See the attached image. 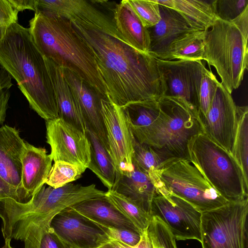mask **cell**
<instances>
[{
	"label": "cell",
	"instance_id": "cell-1",
	"mask_svg": "<svg viewBox=\"0 0 248 248\" xmlns=\"http://www.w3.org/2000/svg\"><path fill=\"white\" fill-rule=\"evenodd\" d=\"M91 47L108 93V100L123 107L163 96L156 59L127 44L113 20L92 24L70 21Z\"/></svg>",
	"mask_w": 248,
	"mask_h": 248
},
{
	"label": "cell",
	"instance_id": "cell-2",
	"mask_svg": "<svg viewBox=\"0 0 248 248\" xmlns=\"http://www.w3.org/2000/svg\"><path fill=\"white\" fill-rule=\"evenodd\" d=\"M0 65L17 82L31 108L46 121L59 118L51 79L44 57L29 28L13 24L0 42Z\"/></svg>",
	"mask_w": 248,
	"mask_h": 248
},
{
	"label": "cell",
	"instance_id": "cell-3",
	"mask_svg": "<svg viewBox=\"0 0 248 248\" xmlns=\"http://www.w3.org/2000/svg\"><path fill=\"white\" fill-rule=\"evenodd\" d=\"M29 26L32 40L45 58L77 74L108 100L94 53L70 21L35 12Z\"/></svg>",
	"mask_w": 248,
	"mask_h": 248
},
{
	"label": "cell",
	"instance_id": "cell-4",
	"mask_svg": "<svg viewBox=\"0 0 248 248\" xmlns=\"http://www.w3.org/2000/svg\"><path fill=\"white\" fill-rule=\"evenodd\" d=\"M160 114L149 126L130 128L135 139L149 146L163 161H189L188 145L194 136L204 133L199 113L182 99L162 96Z\"/></svg>",
	"mask_w": 248,
	"mask_h": 248
},
{
	"label": "cell",
	"instance_id": "cell-5",
	"mask_svg": "<svg viewBox=\"0 0 248 248\" xmlns=\"http://www.w3.org/2000/svg\"><path fill=\"white\" fill-rule=\"evenodd\" d=\"M189 161L217 192L228 202L248 198V180L229 152L204 133L190 140Z\"/></svg>",
	"mask_w": 248,
	"mask_h": 248
},
{
	"label": "cell",
	"instance_id": "cell-6",
	"mask_svg": "<svg viewBox=\"0 0 248 248\" xmlns=\"http://www.w3.org/2000/svg\"><path fill=\"white\" fill-rule=\"evenodd\" d=\"M248 33L233 21L218 19L204 32L203 60L214 67L231 94L240 85L248 69Z\"/></svg>",
	"mask_w": 248,
	"mask_h": 248
},
{
	"label": "cell",
	"instance_id": "cell-7",
	"mask_svg": "<svg viewBox=\"0 0 248 248\" xmlns=\"http://www.w3.org/2000/svg\"><path fill=\"white\" fill-rule=\"evenodd\" d=\"M152 178L155 186L185 200L202 213L229 202L188 160L172 159L166 161L154 173Z\"/></svg>",
	"mask_w": 248,
	"mask_h": 248
},
{
	"label": "cell",
	"instance_id": "cell-8",
	"mask_svg": "<svg viewBox=\"0 0 248 248\" xmlns=\"http://www.w3.org/2000/svg\"><path fill=\"white\" fill-rule=\"evenodd\" d=\"M248 198L202 213V248H248Z\"/></svg>",
	"mask_w": 248,
	"mask_h": 248
},
{
	"label": "cell",
	"instance_id": "cell-9",
	"mask_svg": "<svg viewBox=\"0 0 248 248\" xmlns=\"http://www.w3.org/2000/svg\"><path fill=\"white\" fill-rule=\"evenodd\" d=\"M150 215L159 217L178 240L202 242V213L185 200L156 186Z\"/></svg>",
	"mask_w": 248,
	"mask_h": 248
},
{
	"label": "cell",
	"instance_id": "cell-10",
	"mask_svg": "<svg viewBox=\"0 0 248 248\" xmlns=\"http://www.w3.org/2000/svg\"><path fill=\"white\" fill-rule=\"evenodd\" d=\"M162 78L163 96L180 98L199 113V91L206 67L201 61L156 59Z\"/></svg>",
	"mask_w": 248,
	"mask_h": 248
},
{
	"label": "cell",
	"instance_id": "cell-11",
	"mask_svg": "<svg viewBox=\"0 0 248 248\" xmlns=\"http://www.w3.org/2000/svg\"><path fill=\"white\" fill-rule=\"evenodd\" d=\"M46 142L55 162L62 161L88 168L90 144L85 132L58 118L46 121Z\"/></svg>",
	"mask_w": 248,
	"mask_h": 248
},
{
	"label": "cell",
	"instance_id": "cell-12",
	"mask_svg": "<svg viewBox=\"0 0 248 248\" xmlns=\"http://www.w3.org/2000/svg\"><path fill=\"white\" fill-rule=\"evenodd\" d=\"M204 133L231 154L236 132V105L219 82L205 115L199 114Z\"/></svg>",
	"mask_w": 248,
	"mask_h": 248
},
{
	"label": "cell",
	"instance_id": "cell-13",
	"mask_svg": "<svg viewBox=\"0 0 248 248\" xmlns=\"http://www.w3.org/2000/svg\"><path fill=\"white\" fill-rule=\"evenodd\" d=\"M49 228L67 248H99L112 240L96 223L71 207L55 216Z\"/></svg>",
	"mask_w": 248,
	"mask_h": 248
},
{
	"label": "cell",
	"instance_id": "cell-14",
	"mask_svg": "<svg viewBox=\"0 0 248 248\" xmlns=\"http://www.w3.org/2000/svg\"><path fill=\"white\" fill-rule=\"evenodd\" d=\"M101 104L108 152L116 173L130 170L133 168L132 134L124 110L122 107L103 98Z\"/></svg>",
	"mask_w": 248,
	"mask_h": 248
},
{
	"label": "cell",
	"instance_id": "cell-15",
	"mask_svg": "<svg viewBox=\"0 0 248 248\" xmlns=\"http://www.w3.org/2000/svg\"><path fill=\"white\" fill-rule=\"evenodd\" d=\"M63 70L65 78L79 107L86 129L95 133L108 151L101 104V99L104 98L77 74L68 69Z\"/></svg>",
	"mask_w": 248,
	"mask_h": 248
},
{
	"label": "cell",
	"instance_id": "cell-16",
	"mask_svg": "<svg viewBox=\"0 0 248 248\" xmlns=\"http://www.w3.org/2000/svg\"><path fill=\"white\" fill-rule=\"evenodd\" d=\"M161 19L147 28L150 43L148 53L156 59L166 60L171 44L181 36L194 31L193 27L180 13L159 5Z\"/></svg>",
	"mask_w": 248,
	"mask_h": 248
},
{
	"label": "cell",
	"instance_id": "cell-17",
	"mask_svg": "<svg viewBox=\"0 0 248 248\" xmlns=\"http://www.w3.org/2000/svg\"><path fill=\"white\" fill-rule=\"evenodd\" d=\"M25 144L15 127L6 124L0 127V176L10 185L21 189V158Z\"/></svg>",
	"mask_w": 248,
	"mask_h": 248
},
{
	"label": "cell",
	"instance_id": "cell-18",
	"mask_svg": "<svg viewBox=\"0 0 248 248\" xmlns=\"http://www.w3.org/2000/svg\"><path fill=\"white\" fill-rule=\"evenodd\" d=\"M132 164L131 170L116 173L111 189L130 200L151 216V203L156 189L155 184L150 175Z\"/></svg>",
	"mask_w": 248,
	"mask_h": 248
},
{
	"label": "cell",
	"instance_id": "cell-19",
	"mask_svg": "<svg viewBox=\"0 0 248 248\" xmlns=\"http://www.w3.org/2000/svg\"><path fill=\"white\" fill-rule=\"evenodd\" d=\"M57 103L59 118L86 133L79 107L65 78L63 68L44 57Z\"/></svg>",
	"mask_w": 248,
	"mask_h": 248
},
{
	"label": "cell",
	"instance_id": "cell-20",
	"mask_svg": "<svg viewBox=\"0 0 248 248\" xmlns=\"http://www.w3.org/2000/svg\"><path fill=\"white\" fill-rule=\"evenodd\" d=\"M35 12L92 24L104 23L111 19L92 4L81 0H36Z\"/></svg>",
	"mask_w": 248,
	"mask_h": 248
},
{
	"label": "cell",
	"instance_id": "cell-21",
	"mask_svg": "<svg viewBox=\"0 0 248 248\" xmlns=\"http://www.w3.org/2000/svg\"><path fill=\"white\" fill-rule=\"evenodd\" d=\"M21 160V187L31 199L46 184L52 159L45 148L26 142Z\"/></svg>",
	"mask_w": 248,
	"mask_h": 248
},
{
	"label": "cell",
	"instance_id": "cell-22",
	"mask_svg": "<svg viewBox=\"0 0 248 248\" xmlns=\"http://www.w3.org/2000/svg\"><path fill=\"white\" fill-rule=\"evenodd\" d=\"M71 208L93 221L105 227L140 233L131 220L105 196L83 201Z\"/></svg>",
	"mask_w": 248,
	"mask_h": 248
},
{
	"label": "cell",
	"instance_id": "cell-23",
	"mask_svg": "<svg viewBox=\"0 0 248 248\" xmlns=\"http://www.w3.org/2000/svg\"><path fill=\"white\" fill-rule=\"evenodd\" d=\"M113 14L115 26L124 41L135 49L148 53L150 43L148 31L127 0L116 4Z\"/></svg>",
	"mask_w": 248,
	"mask_h": 248
},
{
	"label": "cell",
	"instance_id": "cell-24",
	"mask_svg": "<svg viewBox=\"0 0 248 248\" xmlns=\"http://www.w3.org/2000/svg\"><path fill=\"white\" fill-rule=\"evenodd\" d=\"M159 5L180 13L193 27L199 31L209 29L216 21L212 0H154Z\"/></svg>",
	"mask_w": 248,
	"mask_h": 248
},
{
	"label": "cell",
	"instance_id": "cell-25",
	"mask_svg": "<svg viewBox=\"0 0 248 248\" xmlns=\"http://www.w3.org/2000/svg\"><path fill=\"white\" fill-rule=\"evenodd\" d=\"M90 144V162L88 169L91 170L103 185L110 190L113 188L116 171L111 156L97 135L86 129Z\"/></svg>",
	"mask_w": 248,
	"mask_h": 248
},
{
	"label": "cell",
	"instance_id": "cell-26",
	"mask_svg": "<svg viewBox=\"0 0 248 248\" xmlns=\"http://www.w3.org/2000/svg\"><path fill=\"white\" fill-rule=\"evenodd\" d=\"M205 31H194L175 40L170 45L166 60H202Z\"/></svg>",
	"mask_w": 248,
	"mask_h": 248
},
{
	"label": "cell",
	"instance_id": "cell-27",
	"mask_svg": "<svg viewBox=\"0 0 248 248\" xmlns=\"http://www.w3.org/2000/svg\"><path fill=\"white\" fill-rule=\"evenodd\" d=\"M237 127L231 155L241 167L248 180V108L236 106Z\"/></svg>",
	"mask_w": 248,
	"mask_h": 248
},
{
	"label": "cell",
	"instance_id": "cell-28",
	"mask_svg": "<svg viewBox=\"0 0 248 248\" xmlns=\"http://www.w3.org/2000/svg\"><path fill=\"white\" fill-rule=\"evenodd\" d=\"M122 108L131 128L149 126L160 114V107L156 100L133 102Z\"/></svg>",
	"mask_w": 248,
	"mask_h": 248
},
{
	"label": "cell",
	"instance_id": "cell-29",
	"mask_svg": "<svg viewBox=\"0 0 248 248\" xmlns=\"http://www.w3.org/2000/svg\"><path fill=\"white\" fill-rule=\"evenodd\" d=\"M105 197L131 220L141 234L147 230L152 217L134 202L112 189L106 192Z\"/></svg>",
	"mask_w": 248,
	"mask_h": 248
},
{
	"label": "cell",
	"instance_id": "cell-30",
	"mask_svg": "<svg viewBox=\"0 0 248 248\" xmlns=\"http://www.w3.org/2000/svg\"><path fill=\"white\" fill-rule=\"evenodd\" d=\"M86 168L62 161L54 162L46 184L53 188L62 187L79 178Z\"/></svg>",
	"mask_w": 248,
	"mask_h": 248
},
{
	"label": "cell",
	"instance_id": "cell-31",
	"mask_svg": "<svg viewBox=\"0 0 248 248\" xmlns=\"http://www.w3.org/2000/svg\"><path fill=\"white\" fill-rule=\"evenodd\" d=\"M132 142V163L152 178L154 173L163 163V161L149 146L138 141L133 135Z\"/></svg>",
	"mask_w": 248,
	"mask_h": 248
},
{
	"label": "cell",
	"instance_id": "cell-32",
	"mask_svg": "<svg viewBox=\"0 0 248 248\" xmlns=\"http://www.w3.org/2000/svg\"><path fill=\"white\" fill-rule=\"evenodd\" d=\"M147 232L153 248H177L174 237L159 217H152Z\"/></svg>",
	"mask_w": 248,
	"mask_h": 248
},
{
	"label": "cell",
	"instance_id": "cell-33",
	"mask_svg": "<svg viewBox=\"0 0 248 248\" xmlns=\"http://www.w3.org/2000/svg\"><path fill=\"white\" fill-rule=\"evenodd\" d=\"M127 2L147 29L160 20L159 4L154 0H127Z\"/></svg>",
	"mask_w": 248,
	"mask_h": 248
},
{
	"label": "cell",
	"instance_id": "cell-34",
	"mask_svg": "<svg viewBox=\"0 0 248 248\" xmlns=\"http://www.w3.org/2000/svg\"><path fill=\"white\" fill-rule=\"evenodd\" d=\"M248 7V0H214L213 11L217 19L231 22Z\"/></svg>",
	"mask_w": 248,
	"mask_h": 248
},
{
	"label": "cell",
	"instance_id": "cell-35",
	"mask_svg": "<svg viewBox=\"0 0 248 248\" xmlns=\"http://www.w3.org/2000/svg\"><path fill=\"white\" fill-rule=\"evenodd\" d=\"M219 83L213 73L205 68L199 91V114H206Z\"/></svg>",
	"mask_w": 248,
	"mask_h": 248
},
{
	"label": "cell",
	"instance_id": "cell-36",
	"mask_svg": "<svg viewBox=\"0 0 248 248\" xmlns=\"http://www.w3.org/2000/svg\"><path fill=\"white\" fill-rule=\"evenodd\" d=\"M18 12L9 0H0V42L8 28L17 22Z\"/></svg>",
	"mask_w": 248,
	"mask_h": 248
},
{
	"label": "cell",
	"instance_id": "cell-37",
	"mask_svg": "<svg viewBox=\"0 0 248 248\" xmlns=\"http://www.w3.org/2000/svg\"><path fill=\"white\" fill-rule=\"evenodd\" d=\"M97 224L111 239L118 241L128 246H135L141 239V234L139 232L109 228Z\"/></svg>",
	"mask_w": 248,
	"mask_h": 248
},
{
	"label": "cell",
	"instance_id": "cell-38",
	"mask_svg": "<svg viewBox=\"0 0 248 248\" xmlns=\"http://www.w3.org/2000/svg\"><path fill=\"white\" fill-rule=\"evenodd\" d=\"M6 199L19 202H26L30 200L24 190L10 185L0 176V201Z\"/></svg>",
	"mask_w": 248,
	"mask_h": 248
},
{
	"label": "cell",
	"instance_id": "cell-39",
	"mask_svg": "<svg viewBox=\"0 0 248 248\" xmlns=\"http://www.w3.org/2000/svg\"><path fill=\"white\" fill-rule=\"evenodd\" d=\"M38 248H67L63 242L49 228L41 235Z\"/></svg>",
	"mask_w": 248,
	"mask_h": 248
},
{
	"label": "cell",
	"instance_id": "cell-40",
	"mask_svg": "<svg viewBox=\"0 0 248 248\" xmlns=\"http://www.w3.org/2000/svg\"><path fill=\"white\" fill-rule=\"evenodd\" d=\"M99 248H153L147 230L141 235L140 242L135 246H130L118 241L111 240Z\"/></svg>",
	"mask_w": 248,
	"mask_h": 248
},
{
	"label": "cell",
	"instance_id": "cell-41",
	"mask_svg": "<svg viewBox=\"0 0 248 248\" xmlns=\"http://www.w3.org/2000/svg\"><path fill=\"white\" fill-rule=\"evenodd\" d=\"M10 93L8 89L0 91V124L5 121Z\"/></svg>",
	"mask_w": 248,
	"mask_h": 248
},
{
	"label": "cell",
	"instance_id": "cell-42",
	"mask_svg": "<svg viewBox=\"0 0 248 248\" xmlns=\"http://www.w3.org/2000/svg\"><path fill=\"white\" fill-rule=\"evenodd\" d=\"M13 6L18 11L29 9L35 12L36 0H9Z\"/></svg>",
	"mask_w": 248,
	"mask_h": 248
},
{
	"label": "cell",
	"instance_id": "cell-43",
	"mask_svg": "<svg viewBox=\"0 0 248 248\" xmlns=\"http://www.w3.org/2000/svg\"><path fill=\"white\" fill-rule=\"evenodd\" d=\"M12 77L8 71L0 65V91L10 89L13 84Z\"/></svg>",
	"mask_w": 248,
	"mask_h": 248
},
{
	"label": "cell",
	"instance_id": "cell-44",
	"mask_svg": "<svg viewBox=\"0 0 248 248\" xmlns=\"http://www.w3.org/2000/svg\"><path fill=\"white\" fill-rule=\"evenodd\" d=\"M11 240L9 239H5L4 246L0 248H12L10 245Z\"/></svg>",
	"mask_w": 248,
	"mask_h": 248
}]
</instances>
